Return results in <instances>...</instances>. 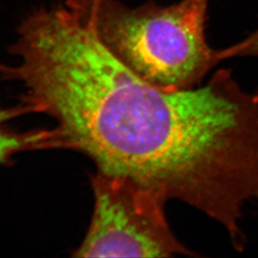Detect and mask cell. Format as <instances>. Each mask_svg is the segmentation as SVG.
Segmentation results:
<instances>
[{"instance_id": "obj_5", "label": "cell", "mask_w": 258, "mask_h": 258, "mask_svg": "<svg viewBox=\"0 0 258 258\" xmlns=\"http://www.w3.org/2000/svg\"><path fill=\"white\" fill-rule=\"evenodd\" d=\"M238 56H258V29L238 43L218 50L220 62Z\"/></svg>"}, {"instance_id": "obj_3", "label": "cell", "mask_w": 258, "mask_h": 258, "mask_svg": "<svg viewBox=\"0 0 258 258\" xmlns=\"http://www.w3.org/2000/svg\"><path fill=\"white\" fill-rule=\"evenodd\" d=\"M94 211L74 257H172L194 255L176 238L165 213L166 201L123 176L96 171Z\"/></svg>"}, {"instance_id": "obj_1", "label": "cell", "mask_w": 258, "mask_h": 258, "mask_svg": "<svg viewBox=\"0 0 258 258\" xmlns=\"http://www.w3.org/2000/svg\"><path fill=\"white\" fill-rule=\"evenodd\" d=\"M0 65L21 102L55 120L52 149L78 151L97 170L143 184L218 222L237 250L245 205L258 199V93L230 69L202 87L167 90L111 54L66 4L29 15Z\"/></svg>"}, {"instance_id": "obj_2", "label": "cell", "mask_w": 258, "mask_h": 258, "mask_svg": "<svg viewBox=\"0 0 258 258\" xmlns=\"http://www.w3.org/2000/svg\"><path fill=\"white\" fill-rule=\"evenodd\" d=\"M65 4L122 64L158 87L191 89L220 62L206 36L210 0L148 1L136 7L120 0Z\"/></svg>"}, {"instance_id": "obj_4", "label": "cell", "mask_w": 258, "mask_h": 258, "mask_svg": "<svg viewBox=\"0 0 258 258\" xmlns=\"http://www.w3.org/2000/svg\"><path fill=\"white\" fill-rule=\"evenodd\" d=\"M29 114H35L34 109L22 102L16 106L0 107V166L11 165L19 153L51 150L49 128L21 131L12 126L13 120Z\"/></svg>"}]
</instances>
